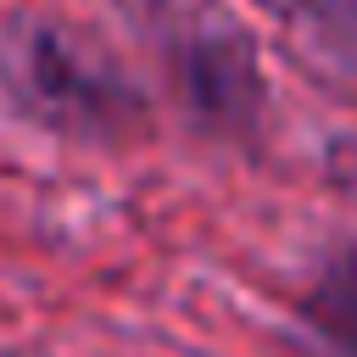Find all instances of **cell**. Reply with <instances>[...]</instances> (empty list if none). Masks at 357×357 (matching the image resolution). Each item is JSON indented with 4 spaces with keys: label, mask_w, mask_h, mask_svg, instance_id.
Wrapping results in <instances>:
<instances>
[{
    "label": "cell",
    "mask_w": 357,
    "mask_h": 357,
    "mask_svg": "<svg viewBox=\"0 0 357 357\" xmlns=\"http://www.w3.org/2000/svg\"><path fill=\"white\" fill-rule=\"evenodd\" d=\"M307 324L340 351V357H357V262H335L312 296H307Z\"/></svg>",
    "instance_id": "obj_1"
}]
</instances>
